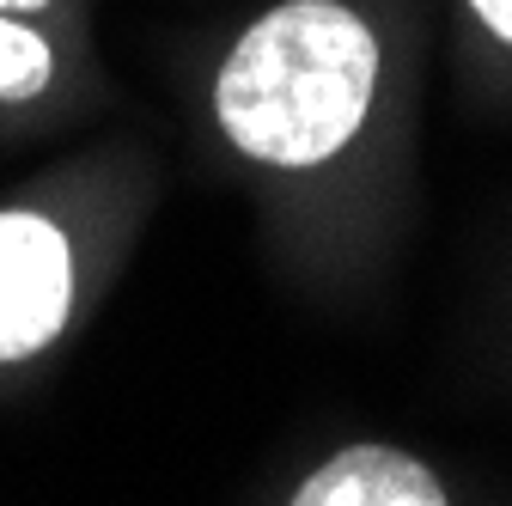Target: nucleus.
<instances>
[{"instance_id": "nucleus-1", "label": "nucleus", "mask_w": 512, "mask_h": 506, "mask_svg": "<svg viewBox=\"0 0 512 506\" xmlns=\"http://www.w3.org/2000/svg\"><path fill=\"white\" fill-rule=\"evenodd\" d=\"M378 43L336 0H287L263 13L226 55L214 110L226 141L256 165H324L372 110Z\"/></svg>"}, {"instance_id": "nucleus-2", "label": "nucleus", "mask_w": 512, "mask_h": 506, "mask_svg": "<svg viewBox=\"0 0 512 506\" xmlns=\"http://www.w3.org/2000/svg\"><path fill=\"white\" fill-rule=\"evenodd\" d=\"M74 250L55 220L7 208L0 214V360H31L68 324Z\"/></svg>"}, {"instance_id": "nucleus-3", "label": "nucleus", "mask_w": 512, "mask_h": 506, "mask_svg": "<svg viewBox=\"0 0 512 506\" xmlns=\"http://www.w3.org/2000/svg\"><path fill=\"white\" fill-rule=\"evenodd\" d=\"M439 476L397 446H348L293 488V506H439Z\"/></svg>"}, {"instance_id": "nucleus-4", "label": "nucleus", "mask_w": 512, "mask_h": 506, "mask_svg": "<svg viewBox=\"0 0 512 506\" xmlns=\"http://www.w3.org/2000/svg\"><path fill=\"white\" fill-rule=\"evenodd\" d=\"M55 80V55L37 31H25L13 13H0V104H25L49 92Z\"/></svg>"}, {"instance_id": "nucleus-5", "label": "nucleus", "mask_w": 512, "mask_h": 506, "mask_svg": "<svg viewBox=\"0 0 512 506\" xmlns=\"http://www.w3.org/2000/svg\"><path fill=\"white\" fill-rule=\"evenodd\" d=\"M476 7V19L500 37V43H512V0H470Z\"/></svg>"}, {"instance_id": "nucleus-6", "label": "nucleus", "mask_w": 512, "mask_h": 506, "mask_svg": "<svg viewBox=\"0 0 512 506\" xmlns=\"http://www.w3.org/2000/svg\"><path fill=\"white\" fill-rule=\"evenodd\" d=\"M37 7H49V0H0V13H37Z\"/></svg>"}]
</instances>
